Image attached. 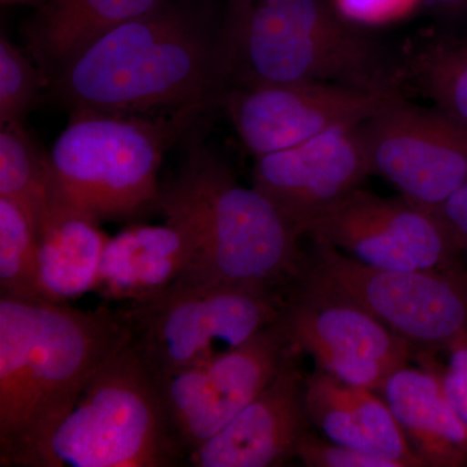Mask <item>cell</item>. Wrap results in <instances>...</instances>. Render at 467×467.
Listing matches in <instances>:
<instances>
[{
	"label": "cell",
	"instance_id": "9",
	"mask_svg": "<svg viewBox=\"0 0 467 467\" xmlns=\"http://www.w3.org/2000/svg\"><path fill=\"white\" fill-rule=\"evenodd\" d=\"M371 175L401 198L435 212L467 183V128L439 109H422L404 95L358 125Z\"/></svg>",
	"mask_w": 467,
	"mask_h": 467
},
{
	"label": "cell",
	"instance_id": "28",
	"mask_svg": "<svg viewBox=\"0 0 467 467\" xmlns=\"http://www.w3.org/2000/svg\"><path fill=\"white\" fill-rule=\"evenodd\" d=\"M467 261V183L434 212Z\"/></svg>",
	"mask_w": 467,
	"mask_h": 467
},
{
	"label": "cell",
	"instance_id": "25",
	"mask_svg": "<svg viewBox=\"0 0 467 467\" xmlns=\"http://www.w3.org/2000/svg\"><path fill=\"white\" fill-rule=\"evenodd\" d=\"M296 460L308 467H400L384 457L318 438L313 431L301 442Z\"/></svg>",
	"mask_w": 467,
	"mask_h": 467
},
{
	"label": "cell",
	"instance_id": "12",
	"mask_svg": "<svg viewBox=\"0 0 467 467\" xmlns=\"http://www.w3.org/2000/svg\"><path fill=\"white\" fill-rule=\"evenodd\" d=\"M306 235L379 269L438 270L467 263L434 212L364 189L316 220Z\"/></svg>",
	"mask_w": 467,
	"mask_h": 467
},
{
	"label": "cell",
	"instance_id": "30",
	"mask_svg": "<svg viewBox=\"0 0 467 467\" xmlns=\"http://www.w3.org/2000/svg\"><path fill=\"white\" fill-rule=\"evenodd\" d=\"M3 5H30V7H39L45 0H0Z\"/></svg>",
	"mask_w": 467,
	"mask_h": 467
},
{
	"label": "cell",
	"instance_id": "14",
	"mask_svg": "<svg viewBox=\"0 0 467 467\" xmlns=\"http://www.w3.org/2000/svg\"><path fill=\"white\" fill-rule=\"evenodd\" d=\"M368 175L367 150L356 125L259 156L252 169V186L306 235L316 220L362 189Z\"/></svg>",
	"mask_w": 467,
	"mask_h": 467
},
{
	"label": "cell",
	"instance_id": "23",
	"mask_svg": "<svg viewBox=\"0 0 467 467\" xmlns=\"http://www.w3.org/2000/svg\"><path fill=\"white\" fill-rule=\"evenodd\" d=\"M0 295L20 299H45L39 276L38 244L32 220L16 202L2 196Z\"/></svg>",
	"mask_w": 467,
	"mask_h": 467
},
{
	"label": "cell",
	"instance_id": "2",
	"mask_svg": "<svg viewBox=\"0 0 467 467\" xmlns=\"http://www.w3.org/2000/svg\"><path fill=\"white\" fill-rule=\"evenodd\" d=\"M129 340L122 308L0 295V466L30 467L95 371Z\"/></svg>",
	"mask_w": 467,
	"mask_h": 467
},
{
	"label": "cell",
	"instance_id": "22",
	"mask_svg": "<svg viewBox=\"0 0 467 467\" xmlns=\"http://www.w3.org/2000/svg\"><path fill=\"white\" fill-rule=\"evenodd\" d=\"M436 109L467 128V36L441 34L418 47L405 73Z\"/></svg>",
	"mask_w": 467,
	"mask_h": 467
},
{
	"label": "cell",
	"instance_id": "3",
	"mask_svg": "<svg viewBox=\"0 0 467 467\" xmlns=\"http://www.w3.org/2000/svg\"><path fill=\"white\" fill-rule=\"evenodd\" d=\"M202 128L183 140L182 165L159 199L165 221L192 242L190 278L276 291L294 285L306 260L303 235L256 187L236 181L202 142Z\"/></svg>",
	"mask_w": 467,
	"mask_h": 467
},
{
	"label": "cell",
	"instance_id": "16",
	"mask_svg": "<svg viewBox=\"0 0 467 467\" xmlns=\"http://www.w3.org/2000/svg\"><path fill=\"white\" fill-rule=\"evenodd\" d=\"M434 353L393 371L377 393L425 467H467V427L451 407Z\"/></svg>",
	"mask_w": 467,
	"mask_h": 467
},
{
	"label": "cell",
	"instance_id": "10",
	"mask_svg": "<svg viewBox=\"0 0 467 467\" xmlns=\"http://www.w3.org/2000/svg\"><path fill=\"white\" fill-rule=\"evenodd\" d=\"M296 350L281 317L225 355L155 376L169 423L187 460L247 408Z\"/></svg>",
	"mask_w": 467,
	"mask_h": 467
},
{
	"label": "cell",
	"instance_id": "17",
	"mask_svg": "<svg viewBox=\"0 0 467 467\" xmlns=\"http://www.w3.org/2000/svg\"><path fill=\"white\" fill-rule=\"evenodd\" d=\"M193 248L186 234L164 225H131L109 238L92 291L125 306L153 299L192 276Z\"/></svg>",
	"mask_w": 467,
	"mask_h": 467
},
{
	"label": "cell",
	"instance_id": "11",
	"mask_svg": "<svg viewBox=\"0 0 467 467\" xmlns=\"http://www.w3.org/2000/svg\"><path fill=\"white\" fill-rule=\"evenodd\" d=\"M399 97L402 92L328 82L250 84L227 88L221 107L245 149L259 158L362 124Z\"/></svg>",
	"mask_w": 467,
	"mask_h": 467
},
{
	"label": "cell",
	"instance_id": "4",
	"mask_svg": "<svg viewBox=\"0 0 467 467\" xmlns=\"http://www.w3.org/2000/svg\"><path fill=\"white\" fill-rule=\"evenodd\" d=\"M227 88L328 82L401 92V72L331 0H223Z\"/></svg>",
	"mask_w": 467,
	"mask_h": 467
},
{
	"label": "cell",
	"instance_id": "15",
	"mask_svg": "<svg viewBox=\"0 0 467 467\" xmlns=\"http://www.w3.org/2000/svg\"><path fill=\"white\" fill-rule=\"evenodd\" d=\"M296 350L263 392L218 434L192 451L195 467H276L296 460L313 431L306 405V376Z\"/></svg>",
	"mask_w": 467,
	"mask_h": 467
},
{
	"label": "cell",
	"instance_id": "13",
	"mask_svg": "<svg viewBox=\"0 0 467 467\" xmlns=\"http://www.w3.org/2000/svg\"><path fill=\"white\" fill-rule=\"evenodd\" d=\"M282 318L292 344L316 368L374 392L420 353L364 309L299 285L288 292Z\"/></svg>",
	"mask_w": 467,
	"mask_h": 467
},
{
	"label": "cell",
	"instance_id": "26",
	"mask_svg": "<svg viewBox=\"0 0 467 467\" xmlns=\"http://www.w3.org/2000/svg\"><path fill=\"white\" fill-rule=\"evenodd\" d=\"M331 2L340 16L359 27L396 23L420 7V0H331Z\"/></svg>",
	"mask_w": 467,
	"mask_h": 467
},
{
	"label": "cell",
	"instance_id": "19",
	"mask_svg": "<svg viewBox=\"0 0 467 467\" xmlns=\"http://www.w3.org/2000/svg\"><path fill=\"white\" fill-rule=\"evenodd\" d=\"M45 299L69 303L94 288L109 236L100 221L58 198L36 226Z\"/></svg>",
	"mask_w": 467,
	"mask_h": 467
},
{
	"label": "cell",
	"instance_id": "5",
	"mask_svg": "<svg viewBox=\"0 0 467 467\" xmlns=\"http://www.w3.org/2000/svg\"><path fill=\"white\" fill-rule=\"evenodd\" d=\"M214 107L153 113L72 109L50 150L64 201L98 221L133 220L159 209V171Z\"/></svg>",
	"mask_w": 467,
	"mask_h": 467
},
{
	"label": "cell",
	"instance_id": "21",
	"mask_svg": "<svg viewBox=\"0 0 467 467\" xmlns=\"http://www.w3.org/2000/svg\"><path fill=\"white\" fill-rule=\"evenodd\" d=\"M0 196L23 209L34 230L61 196L50 152L36 142L23 121L0 129Z\"/></svg>",
	"mask_w": 467,
	"mask_h": 467
},
{
	"label": "cell",
	"instance_id": "18",
	"mask_svg": "<svg viewBox=\"0 0 467 467\" xmlns=\"http://www.w3.org/2000/svg\"><path fill=\"white\" fill-rule=\"evenodd\" d=\"M306 405L313 429L328 441L376 454L400 467H425L387 402L315 368L306 376Z\"/></svg>",
	"mask_w": 467,
	"mask_h": 467
},
{
	"label": "cell",
	"instance_id": "27",
	"mask_svg": "<svg viewBox=\"0 0 467 467\" xmlns=\"http://www.w3.org/2000/svg\"><path fill=\"white\" fill-rule=\"evenodd\" d=\"M448 365H442V384L451 407L467 427V333L445 350Z\"/></svg>",
	"mask_w": 467,
	"mask_h": 467
},
{
	"label": "cell",
	"instance_id": "20",
	"mask_svg": "<svg viewBox=\"0 0 467 467\" xmlns=\"http://www.w3.org/2000/svg\"><path fill=\"white\" fill-rule=\"evenodd\" d=\"M165 0H45L27 21L33 60L47 78L64 63L126 21L149 14Z\"/></svg>",
	"mask_w": 467,
	"mask_h": 467
},
{
	"label": "cell",
	"instance_id": "6",
	"mask_svg": "<svg viewBox=\"0 0 467 467\" xmlns=\"http://www.w3.org/2000/svg\"><path fill=\"white\" fill-rule=\"evenodd\" d=\"M187 462L158 379L130 340L88 380L30 467H174Z\"/></svg>",
	"mask_w": 467,
	"mask_h": 467
},
{
	"label": "cell",
	"instance_id": "7",
	"mask_svg": "<svg viewBox=\"0 0 467 467\" xmlns=\"http://www.w3.org/2000/svg\"><path fill=\"white\" fill-rule=\"evenodd\" d=\"M287 295L183 278L125 306L131 346L156 377L205 364L248 342L284 315Z\"/></svg>",
	"mask_w": 467,
	"mask_h": 467
},
{
	"label": "cell",
	"instance_id": "29",
	"mask_svg": "<svg viewBox=\"0 0 467 467\" xmlns=\"http://www.w3.org/2000/svg\"><path fill=\"white\" fill-rule=\"evenodd\" d=\"M420 7L445 23H461L467 17V0H420Z\"/></svg>",
	"mask_w": 467,
	"mask_h": 467
},
{
	"label": "cell",
	"instance_id": "8",
	"mask_svg": "<svg viewBox=\"0 0 467 467\" xmlns=\"http://www.w3.org/2000/svg\"><path fill=\"white\" fill-rule=\"evenodd\" d=\"M294 285L364 309L418 352H445L467 333V263L438 270L379 269L315 242Z\"/></svg>",
	"mask_w": 467,
	"mask_h": 467
},
{
	"label": "cell",
	"instance_id": "1",
	"mask_svg": "<svg viewBox=\"0 0 467 467\" xmlns=\"http://www.w3.org/2000/svg\"><path fill=\"white\" fill-rule=\"evenodd\" d=\"M47 85L70 110L217 109L227 90L221 9L214 0H165L67 58Z\"/></svg>",
	"mask_w": 467,
	"mask_h": 467
},
{
	"label": "cell",
	"instance_id": "24",
	"mask_svg": "<svg viewBox=\"0 0 467 467\" xmlns=\"http://www.w3.org/2000/svg\"><path fill=\"white\" fill-rule=\"evenodd\" d=\"M45 76L32 57L17 48L5 34L0 36V125L23 121L33 109Z\"/></svg>",
	"mask_w": 467,
	"mask_h": 467
}]
</instances>
